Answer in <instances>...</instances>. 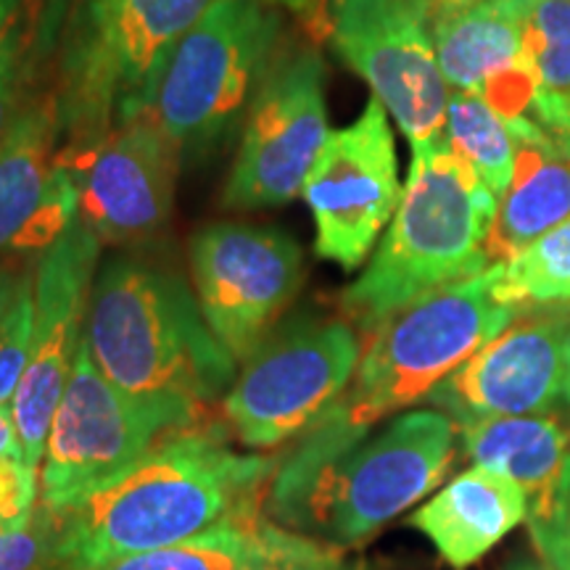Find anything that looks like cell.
Instances as JSON below:
<instances>
[{"instance_id":"cell-20","label":"cell","mask_w":570,"mask_h":570,"mask_svg":"<svg viewBox=\"0 0 570 570\" xmlns=\"http://www.w3.org/2000/svg\"><path fill=\"white\" fill-rule=\"evenodd\" d=\"M525 520V497L515 481L489 468H470L436 491L410 523L431 539L452 568H468L489 554Z\"/></svg>"},{"instance_id":"cell-27","label":"cell","mask_w":570,"mask_h":570,"mask_svg":"<svg viewBox=\"0 0 570 570\" xmlns=\"http://www.w3.org/2000/svg\"><path fill=\"white\" fill-rule=\"evenodd\" d=\"M40 499L38 470L21 460L0 458V531L17 533L30 523Z\"/></svg>"},{"instance_id":"cell-5","label":"cell","mask_w":570,"mask_h":570,"mask_svg":"<svg viewBox=\"0 0 570 570\" xmlns=\"http://www.w3.org/2000/svg\"><path fill=\"white\" fill-rule=\"evenodd\" d=\"M454 458L458 423L415 410L306 473H275L267 508L291 531L354 550L441 487Z\"/></svg>"},{"instance_id":"cell-3","label":"cell","mask_w":570,"mask_h":570,"mask_svg":"<svg viewBox=\"0 0 570 570\" xmlns=\"http://www.w3.org/2000/svg\"><path fill=\"white\" fill-rule=\"evenodd\" d=\"M497 196L452 151L446 135L412 148V164L386 235L341 296L344 315L373 333L404 306L491 267L487 240Z\"/></svg>"},{"instance_id":"cell-18","label":"cell","mask_w":570,"mask_h":570,"mask_svg":"<svg viewBox=\"0 0 570 570\" xmlns=\"http://www.w3.org/2000/svg\"><path fill=\"white\" fill-rule=\"evenodd\" d=\"M59 101L27 104L0 142V254L42 252L80 214L77 173L59 151Z\"/></svg>"},{"instance_id":"cell-28","label":"cell","mask_w":570,"mask_h":570,"mask_svg":"<svg viewBox=\"0 0 570 570\" xmlns=\"http://www.w3.org/2000/svg\"><path fill=\"white\" fill-rule=\"evenodd\" d=\"M27 56L24 42L19 32L6 42L0 51V142L9 135L11 125L24 111V88H27Z\"/></svg>"},{"instance_id":"cell-30","label":"cell","mask_w":570,"mask_h":570,"mask_svg":"<svg viewBox=\"0 0 570 570\" xmlns=\"http://www.w3.org/2000/svg\"><path fill=\"white\" fill-rule=\"evenodd\" d=\"M35 275L32 267H19L17 262H0V323H3L9 309L17 302L19 291L24 288V283Z\"/></svg>"},{"instance_id":"cell-15","label":"cell","mask_w":570,"mask_h":570,"mask_svg":"<svg viewBox=\"0 0 570 570\" xmlns=\"http://www.w3.org/2000/svg\"><path fill=\"white\" fill-rule=\"evenodd\" d=\"M428 399L458 425L570 407V304L515 317Z\"/></svg>"},{"instance_id":"cell-17","label":"cell","mask_w":570,"mask_h":570,"mask_svg":"<svg viewBox=\"0 0 570 570\" xmlns=\"http://www.w3.org/2000/svg\"><path fill=\"white\" fill-rule=\"evenodd\" d=\"M460 428L475 465L515 481L525 497V523L541 560L570 570V425L562 412L481 417Z\"/></svg>"},{"instance_id":"cell-25","label":"cell","mask_w":570,"mask_h":570,"mask_svg":"<svg viewBox=\"0 0 570 570\" xmlns=\"http://www.w3.org/2000/svg\"><path fill=\"white\" fill-rule=\"evenodd\" d=\"M35 275L19 291L17 302L0 323V404L13 402L27 360H30L32 312H35Z\"/></svg>"},{"instance_id":"cell-11","label":"cell","mask_w":570,"mask_h":570,"mask_svg":"<svg viewBox=\"0 0 570 570\" xmlns=\"http://www.w3.org/2000/svg\"><path fill=\"white\" fill-rule=\"evenodd\" d=\"M331 38L412 148L444 138L449 85L431 27L412 0H333Z\"/></svg>"},{"instance_id":"cell-36","label":"cell","mask_w":570,"mask_h":570,"mask_svg":"<svg viewBox=\"0 0 570 570\" xmlns=\"http://www.w3.org/2000/svg\"><path fill=\"white\" fill-rule=\"evenodd\" d=\"M9 537H11V533H3V531H0V544H3V541L9 539Z\"/></svg>"},{"instance_id":"cell-8","label":"cell","mask_w":570,"mask_h":570,"mask_svg":"<svg viewBox=\"0 0 570 570\" xmlns=\"http://www.w3.org/2000/svg\"><path fill=\"white\" fill-rule=\"evenodd\" d=\"M281 19L267 0H214L175 48L151 114L180 151H202L233 130L265 80Z\"/></svg>"},{"instance_id":"cell-24","label":"cell","mask_w":570,"mask_h":570,"mask_svg":"<svg viewBox=\"0 0 570 570\" xmlns=\"http://www.w3.org/2000/svg\"><path fill=\"white\" fill-rule=\"evenodd\" d=\"M491 269L497 294L518 309L570 304V217Z\"/></svg>"},{"instance_id":"cell-2","label":"cell","mask_w":570,"mask_h":570,"mask_svg":"<svg viewBox=\"0 0 570 570\" xmlns=\"http://www.w3.org/2000/svg\"><path fill=\"white\" fill-rule=\"evenodd\" d=\"M518 306L497 294L494 269L433 291L370 333L356 377L338 402L298 439L288 460L315 468L336 458L383 417L428 399L518 317Z\"/></svg>"},{"instance_id":"cell-22","label":"cell","mask_w":570,"mask_h":570,"mask_svg":"<svg viewBox=\"0 0 570 570\" xmlns=\"http://www.w3.org/2000/svg\"><path fill=\"white\" fill-rule=\"evenodd\" d=\"M304 539V533L269 523L256 508L238 512L180 544L130 554L98 570H256L288 558Z\"/></svg>"},{"instance_id":"cell-21","label":"cell","mask_w":570,"mask_h":570,"mask_svg":"<svg viewBox=\"0 0 570 570\" xmlns=\"http://www.w3.org/2000/svg\"><path fill=\"white\" fill-rule=\"evenodd\" d=\"M570 217V154L544 142H518L515 177L497 206L487 240L491 265L523 252Z\"/></svg>"},{"instance_id":"cell-32","label":"cell","mask_w":570,"mask_h":570,"mask_svg":"<svg viewBox=\"0 0 570 570\" xmlns=\"http://www.w3.org/2000/svg\"><path fill=\"white\" fill-rule=\"evenodd\" d=\"M412 3L423 11L428 27H431L439 17H446V13L465 9V6L481 3V0H412Z\"/></svg>"},{"instance_id":"cell-35","label":"cell","mask_w":570,"mask_h":570,"mask_svg":"<svg viewBox=\"0 0 570 570\" xmlns=\"http://www.w3.org/2000/svg\"><path fill=\"white\" fill-rule=\"evenodd\" d=\"M504 570H554V568H550L547 566V562H515V566H510V568H504Z\"/></svg>"},{"instance_id":"cell-4","label":"cell","mask_w":570,"mask_h":570,"mask_svg":"<svg viewBox=\"0 0 570 570\" xmlns=\"http://www.w3.org/2000/svg\"><path fill=\"white\" fill-rule=\"evenodd\" d=\"M85 338L96 367L130 394L202 404L235 383L233 354L183 277L138 256H117L101 269Z\"/></svg>"},{"instance_id":"cell-29","label":"cell","mask_w":570,"mask_h":570,"mask_svg":"<svg viewBox=\"0 0 570 570\" xmlns=\"http://www.w3.org/2000/svg\"><path fill=\"white\" fill-rule=\"evenodd\" d=\"M256 570H365V562L352 560L341 547L306 537L304 544L288 558H281Z\"/></svg>"},{"instance_id":"cell-26","label":"cell","mask_w":570,"mask_h":570,"mask_svg":"<svg viewBox=\"0 0 570 570\" xmlns=\"http://www.w3.org/2000/svg\"><path fill=\"white\" fill-rule=\"evenodd\" d=\"M61 518L46 508H35V515L24 529L11 533L0 544V570H51L56 568Z\"/></svg>"},{"instance_id":"cell-16","label":"cell","mask_w":570,"mask_h":570,"mask_svg":"<svg viewBox=\"0 0 570 570\" xmlns=\"http://www.w3.org/2000/svg\"><path fill=\"white\" fill-rule=\"evenodd\" d=\"M180 159L151 111L114 127L77 167L82 223L111 246L156 238L173 217Z\"/></svg>"},{"instance_id":"cell-31","label":"cell","mask_w":570,"mask_h":570,"mask_svg":"<svg viewBox=\"0 0 570 570\" xmlns=\"http://www.w3.org/2000/svg\"><path fill=\"white\" fill-rule=\"evenodd\" d=\"M0 458L24 462V452H21V441L11 404H0Z\"/></svg>"},{"instance_id":"cell-1","label":"cell","mask_w":570,"mask_h":570,"mask_svg":"<svg viewBox=\"0 0 570 570\" xmlns=\"http://www.w3.org/2000/svg\"><path fill=\"white\" fill-rule=\"evenodd\" d=\"M277 460L240 454L217 431L183 428L130 473L61 518L56 568L98 570L164 550L259 508Z\"/></svg>"},{"instance_id":"cell-33","label":"cell","mask_w":570,"mask_h":570,"mask_svg":"<svg viewBox=\"0 0 570 570\" xmlns=\"http://www.w3.org/2000/svg\"><path fill=\"white\" fill-rule=\"evenodd\" d=\"M21 6H24V0H0V51L13 38V32H17Z\"/></svg>"},{"instance_id":"cell-34","label":"cell","mask_w":570,"mask_h":570,"mask_svg":"<svg viewBox=\"0 0 570 570\" xmlns=\"http://www.w3.org/2000/svg\"><path fill=\"white\" fill-rule=\"evenodd\" d=\"M269 6H281V9H291V11H304L309 9L312 0H267Z\"/></svg>"},{"instance_id":"cell-7","label":"cell","mask_w":570,"mask_h":570,"mask_svg":"<svg viewBox=\"0 0 570 570\" xmlns=\"http://www.w3.org/2000/svg\"><path fill=\"white\" fill-rule=\"evenodd\" d=\"M214 0H92L71 61L63 127L80 132L77 167L114 127L148 114L175 48Z\"/></svg>"},{"instance_id":"cell-12","label":"cell","mask_w":570,"mask_h":570,"mask_svg":"<svg viewBox=\"0 0 570 570\" xmlns=\"http://www.w3.org/2000/svg\"><path fill=\"white\" fill-rule=\"evenodd\" d=\"M98 252L101 240L77 214L35 262L30 360L11 402L24 465L32 470L42 465L48 431L85 341Z\"/></svg>"},{"instance_id":"cell-13","label":"cell","mask_w":570,"mask_h":570,"mask_svg":"<svg viewBox=\"0 0 570 570\" xmlns=\"http://www.w3.org/2000/svg\"><path fill=\"white\" fill-rule=\"evenodd\" d=\"M190 277L212 333L244 362L302 288V248L273 227L206 225L190 240Z\"/></svg>"},{"instance_id":"cell-19","label":"cell","mask_w":570,"mask_h":570,"mask_svg":"<svg viewBox=\"0 0 570 570\" xmlns=\"http://www.w3.org/2000/svg\"><path fill=\"white\" fill-rule=\"evenodd\" d=\"M525 0H481L431 24L439 69L452 90L475 92L510 125L529 119L539 71L525 51Z\"/></svg>"},{"instance_id":"cell-9","label":"cell","mask_w":570,"mask_h":570,"mask_svg":"<svg viewBox=\"0 0 570 570\" xmlns=\"http://www.w3.org/2000/svg\"><path fill=\"white\" fill-rule=\"evenodd\" d=\"M360 360L362 344L346 320L304 315L275 325L225 394L227 425L246 446L283 444L338 402Z\"/></svg>"},{"instance_id":"cell-10","label":"cell","mask_w":570,"mask_h":570,"mask_svg":"<svg viewBox=\"0 0 570 570\" xmlns=\"http://www.w3.org/2000/svg\"><path fill=\"white\" fill-rule=\"evenodd\" d=\"M327 138L323 59L312 48L281 51L248 104L244 142L225 185L227 209L294 202Z\"/></svg>"},{"instance_id":"cell-14","label":"cell","mask_w":570,"mask_h":570,"mask_svg":"<svg viewBox=\"0 0 570 570\" xmlns=\"http://www.w3.org/2000/svg\"><path fill=\"white\" fill-rule=\"evenodd\" d=\"M389 111L373 96L352 125L331 132L302 196L315 219V252L356 269L402 202Z\"/></svg>"},{"instance_id":"cell-6","label":"cell","mask_w":570,"mask_h":570,"mask_svg":"<svg viewBox=\"0 0 570 570\" xmlns=\"http://www.w3.org/2000/svg\"><path fill=\"white\" fill-rule=\"evenodd\" d=\"M198 404L177 396L130 394L77 352L67 391L48 431L40 470V508L63 518L138 465L161 436L190 428Z\"/></svg>"},{"instance_id":"cell-23","label":"cell","mask_w":570,"mask_h":570,"mask_svg":"<svg viewBox=\"0 0 570 570\" xmlns=\"http://www.w3.org/2000/svg\"><path fill=\"white\" fill-rule=\"evenodd\" d=\"M446 142L481 183L502 198L515 177L518 142L508 119L475 92L452 90L446 106Z\"/></svg>"}]
</instances>
